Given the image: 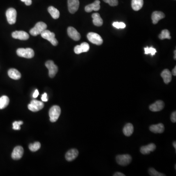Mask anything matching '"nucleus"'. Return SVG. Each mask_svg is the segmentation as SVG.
Here are the masks:
<instances>
[{
	"instance_id": "c85d7f7f",
	"label": "nucleus",
	"mask_w": 176,
	"mask_h": 176,
	"mask_svg": "<svg viewBox=\"0 0 176 176\" xmlns=\"http://www.w3.org/2000/svg\"><path fill=\"white\" fill-rule=\"evenodd\" d=\"M144 54H151L152 56H154L155 54V53L157 52V51L155 48L153 47H145L144 48Z\"/></svg>"
},
{
	"instance_id": "f8f14e48",
	"label": "nucleus",
	"mask_w": 176,
	"mask_h": 176,
	"mask_svg": "<svg viewBox=\"0 0 176 176\" xmlns=\"http://www.w3.org/2000/svg\"><path fill=\"white\" fill-rule=\"evenodd\" d=\"M24 149L22 146H18L15 147L11 155L12 159L15 160H18L23 155Z\"/></svg>"
},
{
	"instance_id": "9b49d317",
	"label": "nucleus",
	"mask_w": 176,
	"mask_h": 176,
	"mask_svg": "<svg viewBox=\"0 0 176 176\" xmlns=\"http://www.w3.org/2000/svg\"><path fill=\"white\" fill-rule=\"evenodd\" d=\"M164 107V103L162 100H157L155 103L150 105L149 109L152 112H159L163 109Z\"/></svg>"
},
{
	"instance_id": "412c9836",
	"label": "nucleus",
	"mask_w": 176,
	"mask_h": 176,
	"mask_svg": "<svg viewBox=\"0 0 176 176\" xmlns=\"http://www.w3.org/2000/svg\"><path fill=\"white\" fill-rule=\"evenodd\" d=\"M134 126L130 123H128L124 126L123 129V133L125 136L127 137H130L132 135L134 132Z\"/></svg>"
},
{
	"instance_id": "393cba45",
	"label": "nucleus",
	"mask_w": 176,
	"mask_h": 176,
	"mask_svg": "<svg viewBox=\"0 0 176 176\" xmlns=\"http://www.w3.org/2000/svg\"><path fill=\"white\" fill-rule=\"evenodd\" d=\"M51 17L54 19H57L60 16V12L58 10L55 8L54 6H50L47 9Z\"/></svg>"
},
{
	"instance_id": "5701e85b",
	"label": "nucleus",
	"mask_w": 176,
	"mask_h": 176,
	"mask_svg": "<svg viewBox=\"0 0 176 176\" xmlns=\"http://www.w3.org/2000/svg\"><path fill=\"white\" fill-rule=\"evenodd\" d=\"M92 18L93 19V24H95V26L97 27H100L102 26L103 23V20L101 18V17L100 16L99 14L98 13H95L92 14Z\"/></svg>"
},
{
	"instance_id": "b1692460",
	"label": "nucleus",
	"mask_w": 176,
	"mask_h": 176,
	"mask_svg": "<svg viewBox=\"0 0 176 176\" xmlns=\"http://www.w3.org/2000/svg\"><path fill=\"white\" fill-rule=\"evenodd\" d=\"M143 6V0H132V7L135 11H139Z\"/></svg>"
},
{
	"instance_id": "423d86ee",
	"label": "nucleus",
	"mask_w": 176,
	"mask_h": 176,
	"mask_svg": "<svg viewBox=\"0 0 176 176\" xmlns=\"http://www.w3.org/2000/svg\"><path fill=\"white\" fill-rule=\"evenodd\" d=\"M87 38L89 41L95 45H102L103 42L101 37L99 34L95 32H89L87 34Z\"/></svg>"
},
{
	"instance_id": "9d476101",
	"label": "nucleus",
	"mask_w": 176,
	"mask_h": 176,
	"mask_svg": "<svg viewBox=\"0 0 176 176\" xmlns=\"http://www.w3.org/2000/svg\"><path fill=\"white\" fill-rule=\"evenodd\" d=\"M68 6L70 13H74L79 9V0H68Z\"/></svg>"
},
{
	"instance_id": "a19ab883",
	"label": "nucleus",
	"mask_w": 176,
	"mask_h": 176,
	"mask_svg": "<svg viewBox=\"0 0 176 176\" xmlns=\"http://www.w3.org/2000/svg\"><path fill=\"white\" fill-rule=\"evenodd\" d=\"M171 73L174 76H176V67H175V68L173 69Z\"/></svg>"
},
{
	"instance_id": "f257e3e1",
	"label": "nucleus",
	"mask_w": 176,
	"mask_h": 176,
	"mask_svg": "<svg viewBox=\"0 0 176 176\" xmlns=\"http://www.w3.org/2000/svg\"><path fill=\"white\" fill-rule=\"evenodd\" d=\"M47 25L44 22H39L35 24V27L30 30V33L32 36H37L41 34L43 31L46 29Z\"/></svg>"
},
{
	"instance_id": "dca6fc26",
	"label": "nucleus",
	"mask_w": 176,
	"mask_h": 176,
	"mask_svg": "<svg viewBox=\"0 0 176 176\" xmlns=\"http://www.w3.org/2000/svg\"><path fill=\"white\" fill-rule=\"evenodd\" d=\"M156 149V146L154 143H151L147 145L143 146L141 147L140 151L143 155L149 154L151 152H153Z\"/></svg>"
},
{
	"instance_id": "39448f33",
	"label": "nucleus",
	"mask_w": 176,
	"mask_h": 176,
	"mask_svg": "<svg viewBox=\"0 0 176 176\" xmlns=\"http://www.w3.org/2000/svg\"><path fill=\"white\" fill-rule=\"evenodd\" d=\"M117 163L123 167L130 164L132 161V157L129 154L119 155L116 157Z\"/></svg>"
},
{
	"instance_id": "a211bd4d",
	"label": "nucleus",
	"mask_w": 176,
	"mask_h": 176,
	"mask_svg": "<svg viewBox=\"0 0 176 176\" xmlns=\"http://www.w3.org/2000/svg\"><path fill=\"white\" fill-rule=\"evenodd\" d=\"M151 132L155 134H161L164 131V125L163 123H159L155 125H152L149 128Z\"/></svg>"
},
{
	"instance_id": "72a5a7b5",
	"label": "nucleus",
	"mask_w": 176,
	"mask_h": 176,
	"mask_svg": "<svg viewBox=\"0 0 176 176\" xmlns=\"http://www.w3.org/2000/svg\"><path fill=\"white\" fill-rule=\"evenodd\" d=\"M104 2L108 3L112 6H117L118 5V0H103Z\"/></svg>"
},
{
	"instance_id": "e433bc0d",
	"label": "nucleus",
	"mask_w": 176,
	"mask_h": 176,
	"mask_svg": "<svg viewBox=\"0 0 176 176\" xmlns=\"http://www.w3.org/2000/svg\"><path fill=\"white\" fill-rule=\"evenodd\" d=\"M42 100L44 102H47L48 101V99H47V93H44L43 95H42Z\"/></svg>"
},
{
	"instance_id": "1a4fd4ad",
	"label": "nucleus",
	"mask_w": 176,
	"mask_h": 176,
	"mask_svg": "<svg viewBox=\"0 0 176 176\" xmlns=\"http://www.w3.org/2000/svg\"><path fill=\"white\" fill-rule=\"evenodd\" d=\"M44 104L42 102L38 101L37 100H32L31 103L28 105V108L29 110L32 112H37L44 108Z\"/></svg>"
},
{
	"instance_id": "2eb2a0df",
	"label": "nucleus",
	"mask_w": 176,
	"mask_h": 176,
	"mask_svg": "<svg viewBox=\"0 0 176 176\" xmlns=\"http://www.w3.org/2000/svg\"><path fill=\"white\" fill-rule=\"evenodd\" d=\"M67 32L69 37L74 41H78L81 38L80 33L77 31V29L73 27H69L67 29Z\"/></svg>"
},
{
	"instance_id": "4468645a",
	"label": "nucleus",
	"mask_w": 176,
	"mask_h": 176,
	"mask_svg": "<svg viewBox=\"0 0 176 176\" xmlns=\"http://www.w3.org/2000/svg\"><path fill=\"white\" fill-rule=\"evenodd\" d=\"M100 2L99 0H95L94 2L85 6V10L86 12H91L92 11H99L100 9Z\"/></svg>"
},
{
	"instance_id": "6e6552de",
	"label": "nucleus",
	"mask_w": 176,
	"mask_h": 176,
	"mask_svg": "<svg viewBox=\"0 0 176 176\" xmlns=\"http://www.w3.org/2000/svg\"><path fill=\"white\" fill-rule=\"evenodd\" d=\"M45 66L49 69V75L50 77L54 78L58 72V67L54 64V61L51 60L47 61Z\"/></svg>"
},
{
	"instance_id": "6ab92c4d",
	"label": "nucleus",
	"mask_w": 176,
	"mask_h": 176,
	"mask_svg": "<svg viewBox=\"0 0 176 176\" xmlns=\"http://www.w3.org/2000/svg\"><path fill=\"white\" fill-rule=\"evenodd\" d=\"M165 14L161 11H154L152 15V20L154 24H157L161 19L164 18Z\"/></svg>"
},
{
	"instance_id": "473e14b6",
	"label": "nucleus",
	"mask_w": 176,
	"mask_h": 176,
	"mask_svg": "<svg viewBox=\"0 0 176 176\" xmlns=\"http://www.w3.org/2000/svg\"><path fill=\"white\" fill-rule=\"evenodd\" d=\"M23 124V122L22 121L19 122H15L13 123V129L15 130H20L21 129L20 126Z\"/></svg>"
},
{
	"instance_id": "bb28decb",
	"label": "nucleus",
	"mask_w": 176,
	"mask_h": 176,
	"mask_svg": "<svg viewBox=\"0 0 176 176\" xmlns=\"http://www.w3.org/2000/svg\"><path fill=\"white\" fill-rule=\"evenodd\" d=\"M159 39L161 40L168 39H170L171 38L170 36V32L167 29H164L161 32V33L159 36Z\"/></svg>"
},
{
	"instance_id": "4c0bfd02",
	"label": "nucleus",
	"mask_w": 176,
	"mask_h": 176,
	"mask_svg": "<svg viewBox=\"0 0 176 176\" xmlns=\"http://www.w3.org/2000/svg\"><path fill=\"white\" fill-rule=\"evenodd\" d=\"M21 1L23 2H24L26 5H27L28 6H31L32 4V0H21Z\"/></svg>"
},
{
	"instance_id": "aec40b11",
	"label": "nucleus",
	"mask_w": 176,
	"mask_h": 176,
	"mask_svg": "<svg viewBox=\"0 0 176 176\" xmlns=\"http://www.w3.org/2000/svg\"><path fill=\"white\" fill-rule=\"evenodd\" d=\"M161 77L166 84H168L171 81L172 73L169 69H165L163 70L161 73Z\"/></svg>"
},
{
	"instance_id": "20e7f679",
	"label": "nucleus",
	"mask_w": 176,
	"mask_h": 176,
	"mask_svg": "<svg viewBox=\"0 0 176 176\" xmlns=\"http://www.w3.org/2000/svg\"><path fill=\"white\" fill-rule=\"evenodd\" d=\"M16 52L20 57L28 59L32 58L34 57V51L31 48H19L17 50Z\"/></svg>"
},
{
	"instance_id": "ea45409f",
	"label": "nucleus",
	"mask_w": 176,
	"mask_h": 176,
	"mask_svg": "<svg viewBox=\"0 0 176 176\" xmlns=\"http://www.w3.org/2000/svg\"><path fill=\"white\" fill-rule=\"evenodd\" d=\"M124 174H123L121 172H116L114 173V176H125Z\"/></svg>"
},
{
	"instance_id": "cd10ccee",
	"label": "nucleus",
	"mask_w": 176,
	"mask_h": 176,
	"mask_svg": "<svg viewBox=\"0 0 176 176\" xmlns=\"http://www.w3.org/2000/svg\"><path fill=\"white\" fill-rule=\"evenodd\" d=\"M41 144L39 142H35L34 143H31L29 145V149L32 152H36L40 149Z\"/></svg>"
},
{
	"instance_id": "7ed1b4c3",
	"label": "nucleus",
	"mask_w": 176,
	"mask_h": 176,
	"mask_svg": "<svg viewBox=\"0 0 176 176\" xmlns=\"http://www.w3.org/2000/svg\"><path fill=\"white\" fill-rule=\"evenodd\" d=\"M42 37L44 39H46L48 40L49 42H51L54 46H56L58 45V41L57 39L55 38L54 33L50 32L49 30H45L41 33Z\"/></svg>"
},
{
	"instance_id": "f704fd0d",
	"label": "nucleus",
	"mask_w": 176,
	"mask_h": 176,
	"mask_svg": "<svg viewBox=\"0 0 176 176\" xmlns=\"http://www.w3.org/2000/svg\"><path fill=\"white\" fill-rule=\"evenodd\" d=\"M74 51L75 54H79L82 53L80 45H77V46L74 47Z\"/></svg>"
},
{
	"instance_id": "0eeeda50",
	"label": "nucleus",
	"mask_w": 176,
	"mask_h": 176,
	"mask_svg": "<svg viewBox=\"0 0 176 176\" xmlns=\"http://www.w3.org/2000/svg\"><path fill=\"white\" fill-rule=\"evenodd\" d=\"M6 18L7 22L9 24H14L16 23L17 17V11L13 8H9L6 12Z\"/></svg>"
},
{
	"instance_id": "4be33fe9",
	"label": "nucleus",
	"mask_w": 176,
	"mask_h": 176,
	"mask_svg": "<svg viewBox=\"0 0 176 176\" xmlns=\"http://www.w3.org/2000/svg\"><path fill=\"white\" fill-rule=\"evenodd\" d=\"M8 75L10 77L14 80H18L21 77V73L15 69H10L8 71Z\"/></svg>"
},
{
	"instance_id": "37998d69",
	"label": "nucleus",
	"mask_w": 176,
	"mask_h": 176,
	"mask_svg": "<svg viewBox=\"0 0 176 176\" xmlns=\"http://www.w3.org/2000/svg\"><path fill=\"white\" fill-rule=\"evenodd\" d=\"M174 54H175V56H174V58L175 59H176V50H175V51H174Z\"/></svg>"
},
{
	"instance_id": "79ce46f5",
	"label": "nucleus",
	"mask_w": 176,
	"mask_h": 176,
	"mask_svg": "<svg viewBox=\"0 0 176 176\" xmlns=\"http://www.w3.org/2000/svg\"><path fill=\"white\" fill-rule=\"evenodd\" d=\"M173 146H174V148H175V149H176V141H174L173 143Z\"/></svg>"
},
{
	"instance_id": "ddd939ff",
	"label": "nucleus",
	"mask_w": 176,
	"mask_h": 176,
	"mask_svg": "<svg viewBox=\"0 0 176 176\" xmlns=\"http://www.w3.org/2000/svg\"><path fill=\"white\" fill-rule=\"evenodd\" d=\"M12 37L15 39L27 40L29 38L28 33L24 31H15L12 32Z\"/></svg>"
},
{
	"instance_id": "2f4dec72",
	"label": "nucleus",
	"mask_w": 176,
	"mask_h": 176,
	"mask_svg": "<svg viewBox=\"0 0 176 176\" xmlns=\"http://www.w3.org/2000/svg\"><path fill=\"white\" fill-rule=\"evenodd\" d=\"M80 46L82 52H87L89 51V49H90V46L87 43H82L80 45Z\"/></svg>"
},
{
	"instance_id": "c756f323",
	"label": "nucleus",
	"mask_w": 176,
	"mask_h": 176,
	"mask_svg": "<svg viewBox=\"0 0 176 176\" xmlns=\"http://www.w3.org/2000/svg\"><path fill=\"white\" fill-rule=\"evenodd\" d=\"M149 175L151 176H165V175L157 171L154 168H151L149 169Z\"/></svg>"
},
{
	"instance_id": "a878e982",
	"label": "nucleus",
	"mask_w": 176,
	"mask_h": 176,
	"mask_svg": "<svg viewBox=\"0 0 176 176\" xmlns=\"http://www.w3.org/2000/svg\"><path fill=\"white\" fill-rule=\"evenodd\" d=\"M9 103V99L6 95H3L0 97V109L6 108Z\"/></svg>"
},
{
	"instance_id": "c9c22d12",
	"label": "nucleus",
	"mask_w": 176,
	"mask_h": 176,
	"mask_svg": "<svg viewBox=\"0 0 176 176\" xmlns=\"http://www.w3.org/2000/svg\"><path fill=\"white\" fill-rule=\"evenodd\" d=\"M171 122L173 123H175L176 122V111L173 112L171 115Z\"/></svg>"
},
{
	"instance_id": "7c9ffc66",
	"label": "nucleus",
	"mask_w": 176,
	"mask_h": 176,
	"mask_svg": "<svg viewBox=\"0 0 176 176\" xmlns=\"http://www.w3.org/2000/svg\"><path fill=\"white\" fill-rule=\"evenodd\" d=\"M113 26L115 28H117V29H119V28L123 29L126 27V24L123 22H114L113 24Z\"/></svg>"
},
{
	"instance_id": "f3484780",
	"label": "nucleus",
	"mask_w": 176,
	"mask_h": 176,
	"mask_svg": "<svg viewBox=\"0 0 176 176\" xmlns=\"http://www.w3.org/2000/svg\"><path fill=\"white\" fill-rule=\"evenodd\" d=\"M79 152L76 149H72L69 150L66 153L65 155L66 160L69 162H72L75 159L78 155Z\"/></svg>"
},
{
	"instance_id": "f03ea898",
	"label": "nucleus",
	"mask_w": 176,
	"mask_h": 176,
	"mask_svg": "<svg viewBox=\"0 0 176 176\" xmlns=\"http://www.w3.org/2000/svg\"><path fill=\"white\" fill-rule=\"evenodd\" d=\"M61 114V109L59 106L54 105L52 106L49 111L50 120L51 122H55L58 119Z\"/></svg>"
},
{
	"instance_id": "58836bf2",
	"label": "nucleus",
	"mask_w": 176,
	"mask_h": 176,
	"mask_svg": "<svg viewBox=\"0 0 176 176\" xmlns=\"http://www.w3.org/2000/svg\"><path fill=\"white\" fill-rule=\"evenodd\" d=\"M38 95H39V92H38L37 90H35V92H34L33 94V97H34V98H36V97H37L38 96Z\"/></svg>"
}]
</instances>
